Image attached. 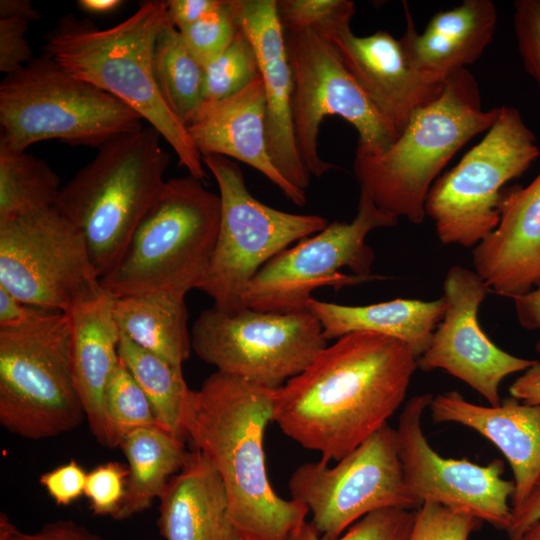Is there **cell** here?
I'll return each mask as SVG.
<instances>
[{
    "label": "cell",
    "mask_w": 540,
    "mask_h": 540,
    "mask_svg": "<svg viewBox=\"0 0 540 540\" xmlns=\"http://www.w3.org/2000/svg\"><path fill=\"white\" fill-rule=\"evenodd\" d=\"M417 359L395 338L344 335L277 389L272 422L322 461H339L388 424L405 399Z\"/></svg>",
    "instance_id": "1"
},
{
    "label": "cell",
    "mask_w": 540,
    "mask_h": 540,
    "mask_svg": "<svg viewBox=\"0 0 540 540\" xmlns=\"http://www.w3.org/2000/svg\"><path fill=\"white\" fill-rule=\"evenodd\" d=\"M277 389L216 370L190 389L184 410L186 437L218 472L244 540H289L309 514L303 504L280 497L267 474L264 434Z\"/></svg>",
    "instance_id": "2"
},
{
    "label": "cell",
    "mask_w": 540,
    "mask_h": 540,
    "mask_svg": "<svg viewBox=\"0 0 540 540\" xmlns=\"http://www.w3.org/2000/svg\"><path fill=\"white\" fill-rule=\"evenodd\" d=\"M166 17V1L160 0L141 3L131 16L109 28L68 14L47 35L46 55L136 111L171 146L179 165L203 180L207 174L202 156L154 78L153 47Z\"/></svg>",
    "instance_id": "3"
},
{
    "label": "cell",
    "mask_w": 540,
    "mask_h": 540,
    "mask_svg": "<svg viewBox=\"0 0 540 540\" xmlns=\"http://www.w3.org/2000/svg\"><path fill=\"white\" fill-rule=\"evenodd\" d=\"M499 107L484 110L479 85L463 68L451 75L441 95L418 110L397 140L379 154L355 152L360 190L383 211L421 224L433 183L452 157L495 122Z\"/></svg>",
    "instance_id": "4"
},
{
    "label": "cell",
    "mask_w": 540,
    "mask_h": 540,
    "mask_svg": "<svg viewBox=\"0 0 540 540\" xmlns=\"http://www.w3.org/2000/svg\"><path fill=\"white\" fill-rule=\"evenodd\" d=\"M152 126L121 134L62 186L55 208L82 235L101 279L116 265L166 180L170 156Z\"/></svg>",
    "instance_id": "5"
},
{
    "label": "cell",
    "mask_w": 540,
    "mask_h": 540,
    "mask_svg": "<svg viewBox=\"0 0 540 540\" xmlns=\"http://www.w3.org/2000/svg\"><path fill=\"white\" fill-rule=\"evenodd\" d=\"M191 175L166 180L112 270L100 279L113 298L198 289L216 244L221 199Z\"/></svg>",
    "instance_id": "6"
},
{
    "label": "cell",
    "mask_w": 540,
    "mask_h": 540,
    "mask_svg": "<svg viewBox=\"0 0 540 540\" xmlns=\"http://www.w3.org/2000/svg\"><path fill=\"white\" fill-rule=\"evenodd\" d=\"M143 118L113 95L67 72L48 55L33 58L0 84V146L26 151L58 140L99 149L142 128Z\"/></svg>",
    "instance_id": "7"
},
{
    "label": "cell",
    "mask_w": 540,
    "mask_h": 540,
    "mask_svg": "<svg viewBox=\"0 0 540 540\" xmlns=\"http://www.w3.org/2000/svg\"><path fill=\"white\" fill-rule=\"evenodd\" d=\"M85 418L66 313L40 309L27 322L0 329L1 425L40 440L69 432Z\"/></svg>",
    "instance_id": "8"
},
{
    "label": "cell",
    "mask_w": 540,
    "mask_h": 540,
    "mask_svg": "<svg viewBox=\"0 0 540 540\" xmlns=\"http://www.w3.org/2000/svg\"><path fill=\"white\" fill-rule=\"evenodd\" d=\"M534 132L515 107L501 106L493 125L449 171L437 178L425 202L439 241L475 247L500 220L505 184L539 157Z\"/></svg>",
    "instance_id": "9"
},
{
    "label": "cell",
    "mask_w": 540,
    "mask_h": 540,
    "mask_svg": "<svg viewBox=\"0 0 540 540\" xmlns=\"http://www.w3.org/2000/svg\"><path fill=\"white\" fill-rule=\"evenodd\" d=\"M202 160L218 184L221 217L211 261L198 289L214 300L215 307L234 314L247 308L244 293L263 265L294 242L324 229L328 221L260 202L230 158L209 154Z\"/></svg>",
    "instance_id": "10"
},
{
    "label": "cell",
    "mask_w": 540,
    "mask_h": 540,
    "mask_svg": "<svg viewBox=\"0 0 540 540\" xmlns=\"http://www.w3.org/2000/svg\"><path fill=\"white\" fill-rule=\"evenodd\" d=\"M397 223V217L360 190L357 214L351 222L328 223L260 268L244 293L245 307L276 313L305 311L317 288H341L373 279L375 254L366 237L374 229Z\"/></svg>",
    "instance_id": "11"
},
{
    "label": "cell",
    "mask_w": 540,
    "mask_h": 540,
    "mask_svg": "<svg viewBox=\"0 0 540 540\" xmlns=\"http://www.w3.org/2000/svg\"><path fill=\"white\" fill-rule=\"evenodd\" d=\"M285 41L293 78L294 137L311 176L336 168L318 150L320 126L328 116H339L355 128L357 152L379 154L397 140L398 131L358 85L329 38L305 30L285 33Z\"/></svg>",
    "instance_id": "12"
},
{
    "label": "cell",
    "mask_w": 540,
    "mask_h": 540,
    "mask_svg": "<svg viewBox=\"0 0 540 540\" xmlns=\"http://www.w3.org/2000/svg\"><path fill=\"white\" fill-rule=\"evenodd\" d=\"M309 311L229 314L203 310L191 330L192 350L217 371L250 383L279 388L300 374L328 345Z\"/></svg>",
    "instance_id": "13"
},
{
    "label": "cell",
    "mask_w": 540,
    "mask_h": 540,
    "mask_svg": "<svg viewBox=\"0 0 540 540\" xmlns=\"http://www.w3.org/2000/svg\"><path fill=\"white\" fill-rule=\"evenodd\" d=\"M0 286L64 313L104 292L82 235L55 207L0 221Z\"/></svg>",
    "instance_id": "14"
},
{
    "label": "cell",
    "mask_w": 540,
    "mask_h": 540,
    "mask_svg": "<svg viewBox=\"0 0 540 540\" xmlns=\"http://www.w3.org/2000/svg\"><path fill=\"white\" fill-rule=\"evenodd\" d=\"M291 499L303 504L324 540H335L366 515L418 508L403 475L396 430L386 424L333 467L299 465L289 479Z\"/></svg>",
    "instance_id": "15"
},
{
    "label": "cell",
    "mask_w": 540,
    "mask_h": 540,
    "mask_svg": "<svg viewBox=\"0 0 540 540\" xmlns=\"http://www.w3.org/2000/svg\"><path fill=\"white\" fill-rule=\"evenodd\" d=\"M432 397L420 394L410 398L395 429L404 480L411 497L418 507L424 502H434L507 531L512 517L509 501L515 493V483L503 477L504 462L494 459L479 465L437 453L428 443L421 423Z\"/></svg>",
    "instance_id": "16"
},
{
    "label": "cell",
    "mask_w": 540,
    "mask_h": 540,
    "mask_svg": "<svg viewBox=\"0 0 540 540\" xmlns=\"http://www.w3.org/2000/svg\"><path fill=\"white\" fill-rule=\"evenodd\" d=\"M489 291L475 271L452 266L443 281V318L417 363L426 372L446 371L482 395L489 405L497 406L501 402V382L514 373L524 372L537 360L507 353L484 333L478 311Z\"/></svg>",
    "instance_id": "17"
},
{
    "label": "cell",
    "mask_w": 540,
    "mask_h": 540,
    "mask_svg": "<svg viewBox=\"0 0 540 540\" xmlns=\"http://www.w3.org/2000/svg\"><path fill=\"white\" fill-rule=\"evenodd\" d=\"M240 29L256 51L266 97V134L270 158L292 185L305 191L311 175L305 168L292 122L293 78L276 0H232Z\"/></svg>",
    "instance_id": "18"
},
{
    "label": "cell",
    "mask_w": 540,
    "mask_h": 540,
    "mask_svg": "<svg viewBox=\"0 0 540 540\" xmlns=\"http://www.w3.org/2000/svg\"><path fill=\"white\" fill-rule=\"evenodd\" d=\"M329 39L347 70L399 135L413 114L443 91L445 83L432 82L414 69L400 39L386 31L357 36L346 27Z\"/></svg>",
    "instance_id": "19"
},
{
    "label": "cell",
    "mask_w": 540,
    "mask_h": 540,
    "mask_svg": "<svg viewBox=\"0 0 540 540\" xmlns=\"http://www.w3.org/2000/svg\"><path fill=\"white\" fill-rule=\"evenodd\" d=\"M499 213L472 262L491 291L511 298L540 284V173L526 187L503 191Z\"/></svg>",
    "instance_id": "20"
},
{
    "label": "cell",
    "mask_w": 540,
    "mask_h": 540,
    "mask_svg": "<svg viewBox=\"0 0 540 540\" xmlns=\"http://www.w3.org/2000/svg\"><path fill=\"white\" fill-rule=\"evenodd\" d=\"M186 128L201 156L216 154L241 161L263 174L296 206L305 205V191L287 181L270 158L261 76L229 97L205 102Z\"/></svg>",
    "instance_id": "21"
},
{
    "label": "cell",
    "mask_w": 540,
    "mask_h": 540,
    "mask_svg": "<svg viewBox=\"0 0 540 540\" xmlns=\"http://www.w3.org/2000/svg\"><path fill=\"white\" fill-rule=\"evenodd\" d=\"M428 409L435 423L466 426L501 451L514 476L512 509L520 506L540 475V407L512 396L497 406H481L448 391L433 396Z\"/></svg>",
    "instance_id": "22"
},
{
    "label": "cell",
    "mask_w": 540,
    "mask_h": 540,
    "mask_svg": "<svg viewBox=\"0 0 540 540\" xmlns=\"http://www.w3.org/2000/svg\"><path fill=\"white\" fill-rule=\"evenodd\" d=\"M403 8L406 29L400 41L408 60L424 77L439 84L477 61L491 43L498 21L491 0H464L437 12L419 33L406 2Z\"/></svg>",
    "instance_id": "23"
},
{
    "label": "cell",
    "mask_w": 540,
    "mask_h": 540,
    "mask_svg": "<svg viewBox=\"0 0 540 540\" xmlns=\"http://www.w3.org/2000/svg\"><path fill=\"white\" fill-rule=\"evenodd\" d=\"M158 526L165 540H240L223 482L207 456L189 452L159 497Z\"/></svg>",
    "instance_id": "24"
},
{
    "label": "cell",
    "mask_w": 540,
    "mask_h": 540,
    "mask_svg": "<svg viewBox=\"0 0 540 540\" xmlns=\"http://www.w3.org/2000/svg\"><path fill=\"white\" fill-rule=\"evenodd\" d=\"M114 298L105 291L71 308L72 366L76 388L90 430L107 447L104 393L118 362L120 330L113 314Z\"/></svg>",
    "instance_id": "25"
},
{
    "label": "cell",
    "mask_w": 540,
    "mask_h": 540,
    "mask_svg": "<svg viewBox=\"0 0 540 540\" xmlns=\"http://www.w3.org/2000/svg\"><path fill=\"white\" fill-rule=\"evenodd\" d=\"M320 322L329 341L354 332H369L407 344L419 358L429 347L445 312L443 298L424 301L397 298L385 302L349 306L311 298L307 305Z\"/></svg>",
    "instance_id": "26"
},
{
    "label": "cell",
    "mask_w": 540,
    "mask_h": 540,
    "mask_svg": "<svg viewBox=\"0 0 540 540\" xmlns=\"http://www.w3.org/2000/svg\"><path fill=\"white\" fill-rule=\"evenodd\" d=\"M113 314L122 334L173 366L192 350L185 295L156 292L114 298Z\"/></svg>",
    "instance_id": "27"
},
{
    "label": "cell",
    "mask_w": 540,
    "mask_h": 540,
    "mask_svg": "<svg viewBox=\"0 0 540 540\" xmlns=\"http://www.w3.org/2000/svg\"><path fill=\"white\" fill-rule=\"evenodd\" d=\"M119 448L127 459L129 476L125 497L113 519L125 520L159 499L170 479L183 467L188 453L183 440L159 426L131 431Z\"/></svg>",
    "instance_id": "28"
},
{
    "label": "cell",
    "mask_w": 540,
    "mask_h": 540,
    "mask_svg": "<svg viewBox=\"0 0 540 540\" xmlns=\"http://www.w3.org/2000/svg\"><path fill=\"white\" fill-rule=\"evenodd\" d=\"M152 65L163 100L187 126L204 104L203 66L191 53L168 15L155 38Z\"/></svg>",
    "instance_id": "29"
},
{
    "label": "cell",
    "mask_w": 540,
    "mask_h": 540,
    "mask_svg": "<svg viewBox=\"0 0 540 540\" xmlns=\"http://www.w3.org/2000/svg\"><path fill=\"white\" fill-rule=\"evenodd\" d=\"M118 355L147 396L157 425L183 441L187 439L183 418L190 389L182 368L140 347L122 333Z\"/></svg>",
    "instance_id": "30"
},
{
    "label": "cell",
    "mask_w": 540,
    "mask_h": 540,
    "mask_svg": "<svg viewBox=\"0 0 540 540\" xmlns=\"http://www.w3.org/2000/svg\"><path fill=\"white\" fill-rule=\"evenodd\" d=\"M61 188L44 160L0 146V221L55 207Z\"/></svg>",
    "instance_id": "31"
},
{
    "label": "cell",
    "mask_w": 540,
    "mask_h": 540,
    "mask_svg": "<svg viewBox=\"0 0 540 540\" xmlns=\"http://www.w3.org/2000/svg\"><path fill=\"white\" fill-rule=\"evenodd\" d=\"M104 419L107 448L119 447L135 429L158 426L147 396L120 357L105 389Z\"/></svg>",
    "instance_id": "32"
},
{
    "label": "cell",
    "mask_w": 540,
    "mask_h": 540,
    "mask_svg": "<svg viewBox=\"0 0 540 540\" xmlns=\"http://www.w3.org/2000/svg\"><path fill=\"white\" fill-rule=\"evenodd\" d=\"M260 76L253 44L240 29L230 45L203 67V98L213 102L229 97Z\"/></svg>",
    "instance_id": "33"
},
{
    "label": "cell",
    "mask_w": 540,
    "mask_h": 540,
    "mask_svg": "<svg viewBox=\"0 0 540 540\" xmlns=\"http://www.w3.org/2000/svg\"><path fill=\"white\" fill-rule=\"evenodd\" d=\"M285 33L314 30L327 38L350 27L355 3L349 0H276Z\"/></svg>",
    "instance_id": "34"
},
{
    "label": "cell",
    "mask_w": 540,
    "mask_h": 540,
    "mask_svg": "<svg viewBox=\"0 0 540 540\" xmlns=\"http://www.w3.org/2000/svg\"><path fill=\"white\" fill-rule=\"evenodd\" d=\"M239 30L232 0H222L218 7L180 33L191 53L204 67L223 53Z\"/></svg>",
    "instance_id": "35"
},
{
    "label": "cell",
    "mask_w": 540,
    "mask_h": 540,
    "mask_svg": "<svg viewBox=\"0 0 540 540\" xmlns=\"http://www.w3.org/2000/svg\"><path fill=\"white\" fill-rule=\"evenodd\" d=\"M415 511L399 508L372 512L335 540H407ZM289 540H324L311 522H305Z\"/></svg>",
    "instance_id": "36"
},
{
    "label": "cell",
    "mask_w": 540,
    "mask_h": 540,
    "mask_svg": "<svg viewBox=\"0 0 540 540\" xmlns=\"http://www.w3.org/2000/svg\"><path fill=\"white\" fill-rule=\"evenodd\" d=\"M481 521L434 502H424L416 510L407 540H468Z\"/></svg>",
    "instance_id": "37"
},
{
    "label": "cell",
    "mask_w": 540,
    "mask_h": 540,
    "mask_svg": "<svg viewBox=\"0 0 540 540\" xmlns=\"http://www.w3.org/2000/svg\"><path fill=\"white\" fill-rule=\"evenodd\" d=\"M128 476V468L115 461L100 464L87 473L84 494L93 514L114 518L125 497Z\"/></svg>",
    "instance_id": "38"
},
{
    "label": "cell",
    "mask_w": 540,
    "mask_h": 540,
    "mask_svg": "<svg viewBox=\"0 0 540 540\" xmlns=\"http://www.w3.org/2000/svg\"><path fill=\"white\" fill-rule=\"evenodd\" d=\"M513 23L525 70L540 89V0L514 1Z\"/></svg>",
    "instance_id": "39"
},
{
    "label": "cell",
    "mask_w": 540,
    "mask_h": 540,
    "mask_svg": "<svg viewBox=\"0 0 540 540\" xmlns=\"http://www.w3.org/2000/svg\"><path fill=\"white\" fill-rule=\"evenodd\" d=\"M28 21L0 19V71L5 75L15 73L32 59V49L25 35Z\"/></svg>",
    "instance_id": "40"
},
{
    "label": "cell",
    "mask_w": 540,
    "mask_h": 540,
    "mask_svg": "<svg viewBox=\"0 0 540 540\" xmlns=\"http://www.w3.org/2000/svg\"><path fill=\"white\" fill-rule=\"evenodd\" d=\"M86 478L83 467L76 460H70L43 473L39 482L57 505L67 506L84 494Z\"/></svg>",
    "instance_id": "41"
},
{
    "label": "cell",
    "mask_w": 540,
    "mask_h": 540,
    "mask_svg": "<svg viewBox=\"0 0 540 540\" xmlns=\"http://www.w3.org/2000/svg\"><path fill=\"white\" fill-rule=\"evenodd\" d=\"M13 536L17 540H105L70 519L48 522L33 533L21 532L16 528Z\"/></svg>",
    "instance_id": "42"
},
{
    "label": "cell",
    "mask_w": 540,
    "mask_h": 540,
    "mask_svg": "<svg viewBox=\"0 0 540 540\" xmlns=\"http://www.w3.org/2000/svg\"><path fill=\"white\" fill-rule=\"evenodd\" d=\"M222 0H169L166 1L167 15L180 31L211 12Z\"/></svg>",
    "instance_id": "43"
},
{
    "label": "cell",
    "mask_w": 540,
    "mask_h": 540,
    "mask_svg": "<svg viewBox=\"0 0 540 540\" xmlns=\"http://www.w3.org/2000/svg\"><path fill=\"white\" fill-rule=\"evenodd\" d=\"M538 520H540V475L522 504L512 509L511 523L507 530L509 539L519 536Z\"/></svg>",
    "instance_id": "44"
},
{
    "label": "cell",
    "mask_w": 540,
    "mask_h": 540,
    "mask_svg": "<svg viewBox=\"0 0 540 540\" xmlns=\"http://www.w3.org/2000/svg\"><path fill=\"white\" fill-rule=\"evenodd\" d=\"M40 309L24 304L0 286V329L17 327L34 317Z\"/></svg>",
    "instance_id": "45"
},
{
    "label": "cell",
    "mask_w": 540,
    "mask_h": 540,
    "mask_svg": "<svg viewBox=\"0 0 540 540\" xmlns=\"http://www.w3.org/2000/svg\"><path fill=\"white\" fill-rule=\"evenodd\" d=\"M511 298L514 301L520 325L527 330H539L540 332V284L529 292ZM535 348L540 353V338Z\"/></svg>",
    "instance_id": "46"
},
{
    "label": "cell",
    "mask_w": 540,
    "mask_h": 540,
    "mask_svg": "<svg viewBox=\"0 0 540 540\" xmlns=\"http://www.w3.org/2000/svg\"><path fill=\"white\" fill-rule=\"evenodd\" d=\"M510 396L519 401L540 407V362L524 371L509 387Z\"/></svg>",
    "instance_id": "47"
},
{
    "label": "cell",
    "mask_w": 540,
    "mask_h": 540,
    "mask_svg": "<svg viewBox=\"0 0 540 540\" xmlns=\"http://www.w3.org/2000/svg\"><path fill=\"white\" fill-rule=\"evenodd\" d=\"M4 18H14L32 22L38 21L40 14L29 0H1L0 19Z\"/></svg>",
    "instance_id": "48"
},
{
    "label": "cell",
    "mask_w": 540,
    "mask_h": 540,
    "mask_svg": "<svg viewBox=\"0 0 540 540\" xmlns=\"http://www.w3.org/2000/svg\"><path fill=\"white\" fill-rule=\"evenodd\" d=\"M122 0H79L77 5L85 12L102 15L109 14L120 8Z\"/></svg>",
    "instance_id": "49"
},
{
    "label": "cell",
    "mask_w": 540,
    "mask_h": 540,
    "mask_svg": "<svg viewBox=\"0 0 540 540\" xmlns=\"http://www.w3.org/2000/svg\"><path fill=\"white\" fill-rule=\"evenodd\" d=\"M16 529L8 515L4 512L0 513V540H17L13 533Z\"/></svg>",
    "instance_id": "50"
},
{
    "label": "cell",
    "mask_w": 540,
    "mask_h": 540,
    "mask_svg": "<svg viewBox=\"0 0 540 540\" xmlns=\"http://www.w3.org/2000/svg\"><path fill=\"white\" fill-rule=\"evenodd\" d=\"M510 540H540V520L530 525L519 536Z\"/></svg>",
    "instance_id": "51"
},
{
    "label": "cell",
    "mask_w": 540,
    "mask_h": 540,
    "mask_svg": "<svg viewBox=\"0 0 540 540\" xmlns=\"http://www.w3.org/2000/svg\"><path fill=\"white\" fill-rule=\"evenodd\" d=\"M240 540H244V539L241 538Z\"/></svg>",
    "instance_id": "52"
}]
</instances>
